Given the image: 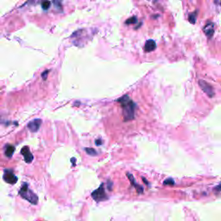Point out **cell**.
Masks as SVG:
<instances>
[{
  "label": "cell",
  "mask_w": 221,
  "mask_h": 221,
  "mask_svg": "<svg viewBox=\"0 0 221 221\" xmlns=\"http://www.w3.org/2000/svg\"><path fill=\"white\" fill-rule=\"evenodd\" d=\"M127 176L129 177V179H130V180H131V184L133 185L134 187H136V188L137 189V192L139 193H141L143 192V189L142 187H140V186H138V185L136 183L135 180H134V178H133V176L131 175V174H130V173H127Z\"/></svg>",
  "instance_id": "obj_11"
},
{
  "label": "cell",
  "mask_w": 221,
  "mask_h": 221,
  "mask_svg": "<svg viewBox=\"0 0 221 221\" xmlns=\"http://www.w3.org/2000/svg\"><path fill=\"white\" fill-rule=\"evenodd\" d=\"M199 85H200V86H201V88L202 89V91H203V92H204L208 97L213 98V96H214L215 93H214V90H213V87L211 86L210 84H208L206 80H199Z\"/></svg>",
  "instance_id": "obj_4"
},
{
  "label": "cell",
  "mask_w": 221,
  "mask_h": 221,
  "mask_svg": "<svg viewBox=\"0 0 221 221\" xmlns=\"http://www.w3.org/2000/svg\"><path fill=\"white\" fill-rule=\"evenodd\" d=\"M101 143H102L101 140H97V141H96V144H97V145H100Z\"/></svg>",
  "instance_id": "obj_18"
},
{
  "label": "cell",
  "mask_w": 221,
  "mask_h": 221,
  "mask_svg": "<svg viewBox=\"0 0 221 221\" xmlns=\"http://www.w3.org/2000/svg\"><path fill=\"white\" fill-rule=\"evenodd\" d=\"M19 194H20L23 199L28 201L32 205H37V203H38V197H37V195L29 188V186L26 183L23 185V187L19 190Z\"/></svg>",
  "instance_id": "obj_2"
},
{
  "label": "cell",
  "mask_w": 221,
  "mask_h": 221,
  "mask_svg": "<svg viewBox=\"0 0 221 221\" xmlns=\"http://www.w3.org/2000/svg\"><path fill=\"white\" fill-rule=\"evenodd\" d=\"M14 152H15V147L13 145H11V144L6 145L5 150H4V154H5V156H7L8 158H11Z\"/></svg>",
  "instance_id": "obj_10"
},
{
  "label": "cell",
  "mask_w": 221,
  "mask_h": 221,
  "mask_svg": "<svg viewBox=\"0 0 221 221\" xmlns=\"http://www.w3.org/2000/svg\"><path fill=\"white\" fill-rule=\"evenodd\" d=\"M41 124V119H35V120H33V121H31V122H29V123L28 124V129H29L30 131H32V132H37V131L40 129Z\"/></svg>",
  "instance_id": "obj_7"
},
{
  "label": "cell",
  "mask_w": 221,
  "mask_h": 221,
  "mask_svg": "<svg viewBox=\"0 0 221 221\" xmlns=\"http://www.w3.org/2000/svg\"><path fill=\"white\" fill-rule=\"evenodd\" d=\"M86 153H87L88 155H90V156H96V155H97L96 150H93V149H92V148H86Z\"/></svg>",
  "instance_id": "obj_12"
},
{
  "label": "cell",
  "mask_w": 221,
  "mask_h": 221,
  "mask_svg": "<svg viewBox=\"0 0 221 221\" xmlns=\"http://www.w3.org/2000/svg\"><path fill=\"white\" fill-rule=\"evenodd\" d=\"M156 48V41H153V40H149L146 41L145 45H144V50L146 52H152L154 51Z\"/></svg>",
  "instance_id": "obj_9"
},
{
  "label": "cell",
  "mask_w": 221,
  "mask_h": 221,
  "mask_svg": "<svg viewBox=\"0 0 221 221\" xmlns=\"http://www.w3.org/2000/svg\"><path fill=\"white\" fill-rule=\"evenodd\" d=\"M135 23H136V16H132V17L129 18V19L126 21V24H135Z\"/></svg>",
  "instance_id": "obj_15"
},
{
  "label": "cell",
  "mask_w": 221,
  "mask_h": 221,
  "mask_svg": "<svg viewBox=\"0 0 221 221\" xmlns=\"http://www.w3.org/2000/svg\"><path fill=\"white\" fill-rule=\"evenodd\" d=\"M21 154L24 157V161L27 163H30L33 161V155L29 150V148L28 146H25L21 150Z\"/></svg>",
  "instance_id": "obj_6"
},
{
  "label": "cell",
  "mask_w": 221,
  "mask_h": 221,
  "mask_svg": "<svg viewBox=\"0 0 221 221\" xmlns=\"http://www.w3.org/2000/svg\"><path fill=\"white\" fill-rule=\"evenodd\" d=\"M123 108L124 119L125 121H130L135 118L136 104L131 100L128 95H124V97L118 99Z\"/></svg>",
  "instance_id": "obj_1"
},
{
  "label": "cell",
  "mask_w": 221,
  "mask_h": 221,
  "mask_svg": "<svg viewBox=\"0 0 221 221\" xmlns=\"http://www.w3.org/2000/svg\"><path fill=\"white\" fill-rule=\"evenodd\" d=\"M164 184L165 185H174L175 184V181L173 179H167L166 180H164Z\"/></svg>",
  "instance_id": "obj_16"
},
{
  "label": "cell",
  "mask_w": 221,
  "mask_h": 221,
  "mask_svg": "<svg viewBox=\"0 0 221 221\" xmlns=\"http://www.w3.org/2000/svg\"><path fill=\"white\" fill-rule=\"evenodd\" d=\"M4 180L9 184H15L17 181V177L14 175L12 170L5 169L4 173Z\"/></svg>",
  "instance_id": "obj_5"
},
{
  "label": "cell",
  "mask_w": 221,
  "mask_h": 221,
  "mask_svg": "<svg viewBox=\"0 0 221 221\" xmlns=\"http://www.w3.org/2000/svg\"><path fill=\"white\" fill-rule=\"evenodd\" d=\"M50 4H51V3L49 1H44V2L41 3V7L43 10H48L50 6Z\"/></svg>",
  "instance_id": "obj_14"
},
{
  "label": "cell",
  "mask_w": 221,
  "mask_h": 221,
  "mask_svg": "<svg viewBox=\"0 0 221 221\" xmlns=\"http://www.w3.org/2000/svg\"><path fill=\"white\" fill-rule=\"evenodd\" d=\"M92 197L93 198L94 201H98V202L106 201L107 199V195L105 192V189H104V185L102 184L97 190L92 193Z\"/></svg>",
  "instance_id": "obj_3"
},
{
  "label": "cell",
  "mask_w": 221,
  "mask_h": 221,
  "mask_svg": "<svg viewBox=\"0 0 221 221\" xmlns=\"http://www.w3.org/2000/svg\"><path fill=\"white\" fill-rule=\"evenodd\" d=\"M49 74V71L47 70V71H45V72H44V73L42 74V75H41V76L43 77V79H44V80H46V78H47V74Z\"/></svg>",
  "instance_id": "obj_17"
},
{
  "label": "cell",
  "mask_w": 221,
  "mask_h": 221,
  "mask_svg": "<svg viewBox=\"0 0 221 221\" xmlns=\"http://www.w3.org/2000/svg\"><path fill=\"white\" fill-rule=\"evenodd\" d=\"M203 30H204V32H205V34L206 35V37H208V38L212 37H213V33H214V24H213V23H208V24H206V25L204 27Z\"/></svg>",
  "instance_id": "obj_8"
},
{
  "label": "cell",
  "mask_w": 221,
  "mask_h": 221,
  "mask_svg": "<svg viewBox=\"0 0 221 221\" xmlns=\"http://www.w3.org/2000/svg\"><path fill=\"white\" fill-rule=\"evenodd\" d=\"M196 16H197V11L193 12V14H190V16H189V21H190V23L194 24V23H195V20H196Z\"/></svg>",
  "instance_id": "obj_13"
}]
</instances>
